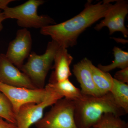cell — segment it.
<instances>
[{"label": "cell", "mask_w": 128, "mask_h": 128, "mask_svg": "<svg viewBox=\"0 0 128 128\" xmlns=\"http://www.w3.org/2000/svg\"><path fill=\"white\" fill-rule=\"evenodd\" d=\"M0 128H17L16 124L9 122L0 117Z\"/></svg>", "instance_id": "ffe728a7"}, {"label": "cell", "mask_w": 128, "mask_h": 128, "mask_svg": "<svg viewBox=\"0 0 128 128\" xmlns=\"http://www.w3.org/2000/svg\"><path fill=\"white\" fill-rule=\"evenodd\" d=\"M0 92L7 98L11 104L16 115L22 105L28 103H41L51 94L46 87L43 89H30L14 87L0 82Z\"/></svg>", "instance_id": "8992f818"}, {"label": "cell", "mask_w": 128, "mask_h": 128, "mask_svg": "<svg viewBox=\"0 0 128 128\" xmlns=\"http://www.w3.org/2000/svg\"><path fill=\"white\" fill-rule=\"evenodd\" d=\"M110 92L115 102L122 108L126 113H128V85L117 80L114 78Z\"/></svg>", "instance_id": "9a60e30c"}, {"label": "cell", "mask_w": 128, "mask_h": 128, "mask_svg": "<svg viewBox=\"0 0 128 128\" xmlns=\"http://www.w3.org/2000/svg\"><path fill=\"white\" fill-rule=\"evenodd\" d=\"M32 45L31 33L26 28L18 30L16 38L10 42L6 57L17 68L20 69L30 54Z\"/></svg>", "instance_id": "ba28073f"}, {"label": "cell", "mask_w": 128, "mask_h": 128, "mask_svg": "<svg viewBox=\"0 0 128 128\" xmlns=\"http://www.w3.org/2000/svg\"><path fill=\"white\" fill-rule=\"evenodd\" d=\"M110 0H104L92 4L88 0L80 14L58 24L48 25L41 28L40 33L49 36L60 47L67 48L76 44L80 34L88 28L104 17L112 7Z\"/></svg>", "instance_id": "6da1fadb"}, {"label": "cell", "mask_w": 128, "mask_h": 128, "mask_svg": "<svg viewBox=\"0 0 128 128\" xmlns=\"http://www.w3.org/2000/svg\"><path fill=\"white\" fill-rule=\"evenodd\" d=\"M50 91L51 93L50 96L41 103L27 104L20 108L16 115L17 128H30L42 118L44 111L46 108L54 105L58 100L62 98Z\"/></svg>", "instance_id": "52a82bcc"}, {"label": "cell", "mask_w": 128, "mask_h": 128, "mask_svg": "<svg viewBox=\"0 0 128 128\" xmlns=\"http://www.w3.org/2000/svg\"><path fill=\"white\" fill-rule=\"evenodd\" d=\"M114 60L112 64L104 66L99 64L98 68L105 72H108L114 69H123L128 67V52L117 47L113 49Z\"/></svg>", "instance_id": "2e32d148"}, {"label": "cell", "mask_w": 128, "mask_h": 128, "mask_svg": "<svg viewBox=\"0 0 128 128\" xmlns=\"http://www.w3.org/2000/svg\"><path fill=\"white\" fill-rule=\"evenodd\" d=\"M0 82L14 87L38 89L27 76L2 54L0 55Z\"/></svg>", "instance_id": "30bf717a"}, {"label": "cell", "mask_w": 128, "mask_h": 128, "mask_svg": "<svg viewBox=\"0 0 128 128\" xmlns=\"http://www.w3.org/2000/svg\"><path fill=\"white\" fill-rule=\"evenodd\" d=\"M128 13V1L118 0L115 4L112 5L106 14L104 19L94 28L98 31L102 28H108L109 34H112L114 32H121L124 36L128 38V30L124 25L125 18Z\"/></svg>", "instance_id": "9c48e42d"}, {"label": "cell", "mask_w": 128, "mask_h": 128, "mask_svg": "<svg viewBox=\"0 0 128 128\" xmlns=\"http://www.w3.org/2000/svg\"><path fill=\"white\" fill-rule=\"evenodd\" d=\"M114 78L117 80L123 83H128V67L117 72Z\"/></svg>", "instance_id": "d6986e66"}, {"label": "cell", "mask_w": 128, "mask_h": 128, "mask_svg": "<svg viewBox=\"0 0 128 128\" xmlns=\"http://www.w3.org/2000/svg\"><path fill=\"white\" fill-rule=\"evenodd\" d=\"M60 47L56 42L52 40L48 44L43 54L38 55L34 52L30 53L27 62L20 69L37 88H44L46 76L52 68L54 56Z\"/></svg>", "instance_id": "3957f363"}, {"label": "cell", "mask_w": 128, "mask_h": 128, "mask_svg": "<svg viewBox=\"0 0 128 128\" xmlns=\"http://www.w3.org/2000/svg\"><path fill=\"white\" fill-rule=\"evenodd\" d=\"M74 100L62 98L36 123V128H78L74 117Z\"/></svg>", "instance_id": "5b68a950"}, {"label": "cell", "mask_w": 128, "mask_h": 128, "mask_svg": "<svg viewBox=\"0 0 128 128\" xmlns=\"http://www.w3.org/2000/svg\"><path fill=\"white\" fill-rule=\"evenodd\" d=\"M73 57L68 52L66 48L60 47L54 59V70L51 74L49 83H54L68 79L72 76L70 66Z\"/></svg>", "instance_id": "7c38bea8"}, {"label": "cell", "mask_w": 128, "mask_h": 128, "mask_svg": "<svg viewBox=\"0 0 128 128\" xmlns=\"http://www.w3.org/2000/svg\"><path fill=\"white\" fill-rule=\"evenodd\" d=\"M127 123L120 117L107 113L102 115L97 123L94 126L96 128H124Z\"/></svg>", "instance_id": "e0dca14e"}, {"label": "cell", "mask_w": 128, "mask_h": 128, "mask_svg": "<svg viewBox=\"0 0 128 128\" xmlns=\"http://www.w3.org/2000/svg\"><path fill=\"white\" fill-rule=\"evenodd\" d=\"M45 87L61 98L72 100H77L82 95L80 90L76 87L68 79L55 83H49Z\"/></svg>", "instance_id": "4fadbf2b"}, {"label": "cell", "mask_w": 128, "mask_h": 128, "mask_svg": "<svg viewBox=\"0 0 128 128\" xmlns=\"http://www.w3.org/2000/svg\"><path fill=\"white\" fill-rule=\"evenodd\" d=\"M90 69L94 84L100 94L103 96L110 92L114 78L110 73L101 70L92 62Z\"/></svg>", "instance_id": "5bb4252c"}, {"label": "cell", "mask_w": 128, "mask_h": 128, "mask_svg": "<svg viewBox=\"0 0 128 128\" xmlns=\"http://www.w3.org/2000/svg\"><path fill=\"white\" fill-rule=\"evenodd\" d=\"M16 114L9 100L0 92V117L16 124Z\"/></svg>", "instance_id": "ac0fdd59"}, {"label": "cell", "mask_w": 128, "mask_h": 128, "mask_svg": "<svg viewBox=\"0 0 128 128\" xmlns=\"http://www.w3.org/2000/svg\"><path fill=\"white\" fill-rule=\"evenodd\" d=\"M92 61L85 58L74 65L73 72L76 80L80 83L82 95L94 96H102L94 84L91 70Z\"/></svg>", "instance_id": "8fae6325"}, {"label": "cell", "mask_w": 128, "mask_h": 128, "mask_svg": "<svg viewBox=\"0 0 128 128\" xmlns=\"http://www.w3.org/2000/svg\"><path fill=\"white\" fill-rule=\"evenodd\" d=\"M124 128H128V123L126 124V125H125L124 127Z\"/></svg>", "instance_id": "603a6c76"}, {"label": "cell", "mask_w": 128, "mask_h": 128, "mask_svg": "<svg viewBox=\"0 0 128 128\" xmlns=\"http://www.w3.org/2000/svg\"><path fill=\"white\" fill-rule=\"evenodd\" d=\"M94 128V127H92V128Z\"/></svg>", "instance_id": "cb8c5ba5"}, {"label": "cell", "mask_w": 128, "mask_h": 128, "mask_svg": "<svg viewBox=\"0 0 128 128\" xmlns=\"http://www.w3.org/2000/svg\"><path fill=\"white\" fill-rule=\"evenodd\" d=\"M14 1V0H0V9L4 10L8 7V6L9 3Z\"/></svg>", "instance_id": "44dd1931"}, {"label": "cell", "mask_w": 128, "mask_h": 128, "mask_svg": "<svg viewBox=\"0 0 128 128\" xmlns=\"http://www.w3.org/2000/svg\"><path fill=\"white\" fill-rule=\"evenodd\" d=\"M5 19H6V18H5L4 13L0 11V31L2 30L3 28L2 24V22Z\"/></svg>", "instance_id": "7402d4cb"}, {"label": "cell", "mask_w": 128, "mask_h": 128, "mask_svg": "<svg viewBox=\"0 0 128 128\" xmlns=\"http://www.w3.org/2000/svg\"><path fill=\"white\" fill-rule=\"evenodd\" d=\"M44 2L43 0H29L17 6L7 8L3 12L6 19L17 20L18 25L22 27L42 28L56 24L54 19L46 15L40 16L38 9Z\"/></svg>", "instance_id": "277c9868"}, {"label": "cell", "mask_w": 128, "mask_h": 128, "mask_svg": "<svg viewBox=\"0 0 128 128\" xmlns=\"http://www.w3.org/2000/svg\"><path fill=\"white\" fill-rule=\"evenodd\" d=\"M74 101V117L78 128H92L107 113L120 117L127 114L117 105L110 92L98 97L82 94Z\"/></svg>", "instance_id": "7a4b0ae2"}]
</instances>
